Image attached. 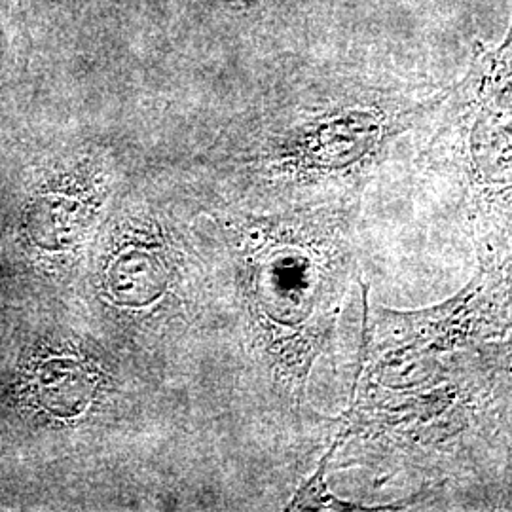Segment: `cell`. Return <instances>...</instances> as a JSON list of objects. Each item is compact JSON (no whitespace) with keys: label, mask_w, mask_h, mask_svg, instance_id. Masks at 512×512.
<instances>
[{"label":"cell","mask_w":512,"mask_h":512,"mask_svg":"<svg viewBox=\"0 0 512 512\" xmlns=\"http://www.w3.org/2000/svg\"><path fill=\"white\" fill-rule=\"evenodd\" d=\"M435 143L452 156L467 194L512 211V103L467 92L458 84L442 103Z\"/></svg>","instance_id":"6da1fadb"},{"label":"cell","mask_w":512,"mask_h":512,"mask_svg":"<svg viewBox=\"0 0 512 512\" xmlns=\"http://www.w3.org/2000/svg\"><path fill=\"white\" fill-rule=\"evenodd\" d=\"M6 44H12V35L8 31V25L4 21V12L0 8V48H4Z\"/></svg>","instance_id":"5b68a950"},{"label":"cell","mask_w":512,"mask_h":512,"mask_svg":"<svg viewBox=\"0 0 512 512\" xmlns=\"http://www.w3.org/2000/svg\"><path fill=\"white\" fill-rule=\"evenodd\" d=\"M109 293L112 300L128 308L154 304L167 289L165 266L148 251L129 249L110 266Z\"/></svg>","instance_id":"7a4b0ae2"},{"label":"cell","mask_w":512,"mask_h":512,"mask_svg":"<svg viewBox=\"0 0 512 512\" xmlns=\"http://www.w3.org/2000/svg\"><path fill=\"white\" fill-rule=\"evenodd\" d=\"M232 4L241 6V8H264V6H275L285 0H230Z\"/></svg>","instance_id":"277c9868"},{"label":"cell","mask_w":512,"mask_h":512,"mask_svg":"<svg viewBox=\"0 0 512 512\" xmlns=\"http://www.w3.org/2000/svg\"><path fill=\"white\" fill-rule=\"evenodd\" d=\"M42 403L57 416H78L93 401L97 376L74 359H52L40 370Z\"/></svg>","instance_id":"3957f363"}]
</instances>
